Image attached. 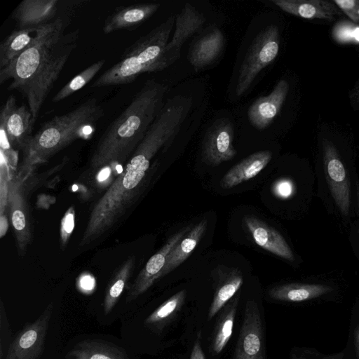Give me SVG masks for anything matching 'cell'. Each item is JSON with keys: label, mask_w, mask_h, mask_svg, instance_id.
<instances>
[{"label": "cell", "mask_w": 359, "mask_h": 359, "mask_svg": "<svg viewBox=\"0 0 359 359\" xmlns=\"http://www.w3.org/2000/svg\"><path fill=\"white\" fill-rule=\"evenodd\" d=\"M224 45V37L219 28H214L192 46L189 60L196 70L203 68L216 60Z\"/></svg>", "instance_id": "obj_24"}, {"label": "cell", "mask_w": 359, "mask_h": 359, "mask_svg": "<svg viewBox=\"0 0 359 359\" xmlns=\"http://www.w3.org/2000/svg\"><path fill=\"white\" fill-rule=\"evenodd\" d=\"M323 177L331 205L341 217L349 219L359 214V181L334 144L323 142Z\"/></svg>", "instance_id": "obj_6"}, {"label": "cell", "mask_w": 359, "mask_h": 359, "mask_svg": "<svg viewBox=\"0 0 359 359\" xmlns=\"http://www.w3.org/2000/svg\"><path fill=\"white\" fill-rule=\"evenodd\" d=\"M104 63V59L99 60L79 73L57 92L53 97V102H60L81 90L101 70Z\"/></svg>", "instance_id": "obj_30"}, {"label": "cell", "mask_w": 359, "mask_h": 359, "mask_svg": "<svg viewBox=\"0 0 359 359\" xmlns=\"http://www.w3.org/2000/svg\"><path fill=\"white\" fill-rule=\"evenodd\" d=\"M358 238H359V229H358Z\"/></svg>", "instance_id": "obj_41"}, {"label": "cell", "mask_w": 359, "mask_h": 359, "mask_svg": "<svg viewBox=\"0 0 359 359\" xmlns=\"http://www.w3.org/2000/svg\"><path fill=\"white\" fill-rule=\"evenodd\" d=\"M233 128L228 121L214 124L207 132L202 149L203 158L211 165L233 158L236 151L233 147Z\"/></svg>", "instance_id": "obj_13"}, {"label": "cell", "mask_w": 359, "mask_h": 359, "mask_svg": "<svg viewBox=\"0 0 359 359\" xmlns=\"http://www.w3.org/2000/svg\"><path fill=\"white\" fill-rule=\"evenodd\" d=\"M66 359H129L126 350L108 341L93 339L76 343Z\"/></svg>", "instance_id": "obj_22"}, {"label": "cell", "mask_w": 359, "mask_h": 359, "mask_svg": "<svg viewBox=\"0 0 359 359\" xmlns=\"http://www.w3.org/2000/svg\"><path fill=\"white\" fill-rule=\"evenodd\" d=\"M135 263V257L134 256L129 257L109 280L105 290L103 301L104 315L109 314L119 300L132 275Z\"/></svg>", "instance_id": "obj_27"}, {"label": "cell", "mask_w": 359, "mask_h": 359, "mask_svg": "<svg viewBox=\"0 0 359 359\" xmlns=\"http://www.w3.org/2000/svg\"><path fill=\"white\" fill-rule=\"evenodd\" d=\"M207 220L203 219L191 228L175 245L169 254L161 278L183 263L194 250L207 228Z\"/></svg>", "instance_id": "obj_26"}, {"label": "cell", "mask_w": 359, "mask_h": 359, "mask_svg": "<svg viewBox=\"0 0 359 359\" xmlns=\"http://www.w3.org/2000/svg\"><path fill=\"white\" fill-rule=\"evenodd\" d=\"M343 351L342 359H359V297L351 309L348 338Z\"/></svg>", "instance_id": "obj_31"}, {"label": "cell", "mask_w": 359, "mask_h": 359, "mask_svg": "<svg viewBox=\"0 0 359 359\" xmlns=\"http://www.w3.org/2000/svg\"><path fill=\"white\" fill-rule=\"evenodd\" d=\"M71 15L67 11L43 25L31 46L0 69V83L11 80L8 90H18L25 97L34 123L77 47L79 29L66 32Z\"/></svg>", "instance_id": "obj_1"}, {"label": "cell", "mask_w": 359, "mask_h": 359, "mask_svg": "<svg viewBox=\"0 0 359 359\" xmlns=\"http://www.w3.org/2000/svg\"><path fill=\"white\" fill-rule=\"evenodd\" d=\"M187 226L171 236L165 245L147 261L128 290L126 302L137 299L161 278L168 257L175 245L190 230Z\"/></svg>", "instance_id": "obj_12"}, {"label": "cell", "mask_w": 359, "mask_h": 359, "mask_svg": "<svg viewBox=\"0 0 359 359\" xmlns=\"http://www.w3.org/2000/svg\"><path fill=\"white\" fill-rule=\"evenodd\" d=\"M78 285L83 292H89L95 287V278L90 273H83L79 278Z\"/></svg>", "instance_id": "obj_38"}, {"label": "cell", "mask_w": 359, "mask_h": 359, "mask_svg": "<svg viewBox=\"0 0 359 359\" xmlns=\"http://www.w3.org/2000/svg\"><path fill=\"white\" fill-rule=\"evenodd\" d=\"M273 191L276 196L282 198H287L292 193V184L287 180H282L277 182L273 185Z\"/></svg>", "instance_id": "obj_37"}, {"label": "cell", "mask_w": 359, "mask_h": 359, "mask_svg": "<svg viewBox=\"0 0 359 359\" xmlns=\"http://www.w3.org/2000/svg\"><path fill=\"white\" fill-rule=\"evenodd\" d=\"M280 34L276 25H271L254 39L239 70L236 93L241 97L259 72L271 64L279 51Z\"/></svg>", "instance_id": "obj_7"}, {"label": "cell", "mask_w": 359, "mask_h": 359, "mask_svg": "<svg viewBox=\"0 0 359 359\" xmlns=\"http://www.w3.org/2000/svg\"><path fill=\"white\" fill-rule=\"evenodd\" d=\"M34 123L29 108L18 105L13 95H11L0 111V129L3 130L11 147L24 149L32 137Z\"/></svg>", "instance_id": "obj_11"}, {"label": "cell", "mask_w": 359, "mask_h": 359, "mask_svg": "<svg viewBox=\"0 0 359 359\" xmlns=\"http://www.w3.org/2000/svg\"><path fill=\"white\" fill-rule=\"evenodd\" d=\"M215 290L208 318L212 319L231 299L243 284L241 273L237 269L217 271L214 277Z\"/></svg>", "instance_id": "obj_23"}, {"label": "cell", "mask_w": 359, "mask_h": 359, "mask_svg": "<svg viewBox=\"0 0 359 359\" xmlns=\"http://www.w3.org/2000/svg\"><path fill=\"white\" fill-rule=\"evenodd\" d=\"M53 312L50 303L36 319L27 323L9 344L5 359H40Z\"/></svg>", "instance_id": "obj_8"}, {"label": "cell", "mask_w": 359, "mask_h": 359, "mask_svg": "<svg viewBox=\"0 0 359 359\" xmlns=\"http://www.w3.org/2000/svg\"><path fill=\"white\" fill-rule=\"evenodd\" d=\"M186 297L185 290H180L165 300L144 320L151 330L161 332L181 310Z\"/></svg>", "instance_id": "obj_28"}, {"label": "cell", "mask_w": 359, "mask_h": 359, "mask_svg": "<svg viewBox=\"0 0 359 359\" xmlns=\"http://www.w3.org/2000/svg\"><path fill=\"white\" fill-rule=\"evenodd\" d=\"M239 298L237 294L223 307L212 340V348L215 354L223 351L232 335Z\"/></svg>", "instance_id": "obj_29"}, {"label": "cell", "mask_w": 359, "mask_h": 359, "mask_svg": "<svg viewBox=\"0 0 359 359\" xmlns=\"http://www.w3.org/2000/svg\"><path fill=\"white\" fill-rule=\"evenodd\" d=\"M60 3L58 0H24L14 9L11 18L17 29L41 27L60 15Z\"/></svg>", "instance_id": "obj_14"}, {"label": "cell", "mask_w": 359, "mask_h": 359, "mask_svg": "<svg viewBox=\"0 0 359 359\" xmlns=\"http://www.w3.org/2000/svg\"><path fill=\"white\" fill-rule=\"evenodd\" d=\"M343 355V350L333 353H325L315 348L301 347L292 351L291 359H342Z\"/></svg>", "instance_id": "obj_34"}, {"label": "cell", "mask_w": 359, "mask_h": 359, "mask_svg": "<svg viewBox=\"0 0 359 359\" xmlns=\"http://www.w3.org/2000/svg\"><path fill=\"white\" fill-rule=\"evenodd\" d=\"M8 163L1 153V169H0V216L6 215L7 208L8 184L11 180L9 175Z\"/></svg>", "instance_id": "obj_33"}, {"label": "cell", "mask_w": 359, "mask_h": 359, "mask_svg": "<svg viewBox=\"0 0 359 359\" xmlns=\"http://www.w3.org/2000/svg\"><path fill=\"white\" fill-rule=\"evenodd\" d=\"M8 227V220L6 215L0 216V236L1 238L6 233Z\"/></svg>", "instance_id": "obj_40"}, {"label": "cell", "mask_w": 359, "mask_h": 359, "mask_svg": "<svg viewBox=\"0 0 359 359\" xmlns=\"http://www.w3.org/2000/svg\"><path fill=\"white\" fill-rule=\"evenodd\" d=\"M270 151L255 152L231 168L221 180L224 189H230L257 176L270 162Z\"/></svg>", "instance_id": "obj_21"}, {"label": "cell", "mask_w": 359, "mask_h": 359, "mask_svg": "<svg viewBox=\"0 0 359 359\" xmlns=\"http://www.w3.org/2000/svg\"><path fill=\"white\" fill-rule=\"evenodd\" d=\"M263 331L259 306L248 299L232 359H266Z\"/></svg>", "instance_id": "obj_10"}, {"label": "cell", "mask_w": 359, "mask_h": 359, "mask_svg": "<svg viewBox=\"0 0 359 359\" xmlns=\"http://www.w3.org/2000/svg\"><path fill=\"white\" fill-rule=\"evenodd\" d=\"M332 1L352 21L359 23V0H334Z\"/></svg>", "instance_id": "obj_36"}, {"label": "cell", "mask_w": 359, "mask_h": 359, "mask_svg": "<svg viewBox=\"0 0 359 359\" xmlns=\"http://www.w3.org/2000/svg\"><path fill=\"white\" fill-rule=\"evenodd\" d=\"M205 21V18L201 12L191 4L186 3L175 17V28L170 41L167 44V51L180 57L183 43L202 29Z\"/></svg>", "instance_id": "obj_19"}, {"label": "cell", "mask_w": 359, "mask_h": 359, "mask_svg": "<svg viewBox=\"0 0 359 359\" xmlns=\"http://www.w3.org/2000/svg\"><path fill=\"white\" fill-rule=\"evenodd\" d=\"M189 359H205L201 344V337L198 335L193 346Z\"/></svg>", "instance_id": "obj_39"}, {"label": "cell", "mask_w": 359, "mask_h": 359, "mask_svg": "<svg viewBox=\"0 0 359 359\" xmlns=\"http://www.w3.org/2000/svg\"><path fill=\"white\" fill-rule=\"evenodd\" d=\"M283 11L305 19L334 20L340 9L333 1L325 0H273Z\"/></svg>", "instance_id": "obj_20"}, {"label": "cell", "mask_w": 359, "mask_h": 359, "mask_svg": "<svg viewBox=\"0 0 359 359\" xmlns=\"http://www.w3.org/2000/svg\"><path fill=\"white\" fill-rule=\"evenodd\" d=\"M175 18L170 16L126 48L119 60L104 71L92 87L131 83L143 73L163 70L175 62L179 57L166 50Z\"/></svg>", "instance_id": "obj_5"}, {"label": "cell", "mask_w": 359, "mask_h": 359, "mask_svg": "<svg viewBox=\"0 0 359 359\" xmlns=\"http://www.w3.org/2000/svg\"><path fill=\"white\" fill-rule=\"evenodd\" d=\"M332 34L339 42L359 43V27L353 24L341 22L336 25Z\"/></svg>", "instance_id": "obj_32"}, {"label": "cell", "mask_w": 359, "mask_h": 359, "mask_svg": "<svg viewBox=\"0 0 359 359\" xmlns=\"http://www.w3.org/2000/svg\"><path fill=\"white\" fill-rule=\"evenodd\" d=\"M288 93V83L280 80L272 92L257 99L249 107L248 117L258 130L266 128L279 113Z\"/></svg>", "instance_id": "obj_15"}, {"label": "cell", "mask_w": 359, "mask_h": 359, "mask_svg": "<svg viewBox=\"0 0 359 359\" xmlns=\"http://www.w3.org/2000/svg\"><path fill=\"white\" fill-rule=\"evenodd\" d=\"M43 26L16 29L1 41L0 69L7 66L31 46L37 38Z\"/></svg>", "instance_id": "obj_25"}, {"label": "cell", "mask_w": 359, "mask_h": 359, "mask_svg": "<svg viewBox=\"0 0 359 359\" xmlns=\"http://www.w3.org/2000/svg\"><path fill=\"white\" fill-rule=\"evenodd\" d=\"M103 114L98 100L90 97L70 111L44 123L22 150L23 159L18 174L26 177L34 168L76 140L90 137Z\"/></svg>", "instance_id": "obj_4"}, {"label": "cell", "mask_w": 359, "mask_h": 359, "mask_svg": "<svg viewBox=\"0 0 359 359\" xmlns=\"http://www.w3.org/2000/svg\"><path fill=\"white\" fill-rule=\"evenodd\" d=\"M75 210L70 206L65 213L60 224V245L64 249L69 240L74 226Z\"/></svg>", "instance_id": "obj_35"}, {"label": "cell", "mask_w": 359, "mask_h": 359, "mask_svg": "<svg viewBox=\"0 0 359 359\" xmlns=\"http://www.w3.org/2000/svg\"><path fill=\"white\" fill-rule=\"evenodd\" d=\"M243 221L257 245L281 258L294 261L292 249L278 231L252 216H245Z\"/></svg>", "instance_id": "obj_18"}, {"label": "cell", "mask_w": 359, "mask_h": 359, "mask_svg": "<svg viewBox=\"0 0 359 359\" xmlns=\"http://www.w3.org/2000/svg\"><path fill=\"white\" fill-rule=\"evenodd\" d=\"M157 3L138 4L118 7L104 20V34L134 29L151 17L160 8Z\"/></svg>", "instance_id": "obj_17"}, {"label": "cell", "mask_w": 359, "mask_h": 359, "mask_svg": "<svg viewBox=\"0 0 359 359\" xmlns=\"http://www.w3.org/2000/svg\"><path fill=\"white\" fill-rule=\"evenodd\" d=\"M25 177L17 174L8 184L7 208L19 254L23 256L32 241L29 205L25 194Z\"/></svg>", "instance_id": "obj_9"}, {"label": "cell", "mask_w": 359, "mask_h": 359, "mask_svg": "<svg viewBox=\"0 0 359 359\" xmlns=\"http://www.w3.org/2000/svg\"><path fill=\"white\" fill-rule=\"evenodd\" d=\"M167 86L148 80L104 132L90 159L93 170L128 161L162 110Z\"/></svg>", "instance_id": "obj_2"}, {"label": "cell", "mask_w": 359, "mask_h": 359, "mask_svg": "<svg viewBox=\"0 0 359 359\" xmlns=\"http://www.w3.org/2000/svg\"><path fill=\"white\" fill-rule=\"evenodd\" d=\"M332 286L321 283H287L275 286L269 290L275 300L289 303L313 302L332 297Z\"/></svg>", "instance_id": "obj_16"}, {"label": "cell", "mask_w": 359, "mask_h": 359, "mask_svg": "<svg viewBox=\"0 0 359 359\" xmlns=\"http://www.w3.org/2000/svg\"><path fill=\"white\" fill-rule=\"evenodd\" d=\"M156 154L139 144L123 171L93 206L79 245H87L109 231L124 216L146 187Z\"/></svg>", "instance_id": "obj_3"}]
</instances>
